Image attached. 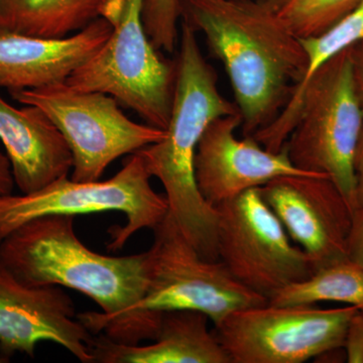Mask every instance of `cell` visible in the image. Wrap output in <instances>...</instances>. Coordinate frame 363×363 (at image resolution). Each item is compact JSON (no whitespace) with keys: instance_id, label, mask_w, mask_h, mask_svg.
Masks as SVG:
<instances>
[{"instance_id":"obj_10","label":"cell","mask_w":363,"mask_h":363,"mask_svg":"<svg viewBox=\"0 0 363 363\" xmlns=\"http://www.w3.org/2000/svg\"><path fill=\"white\" fill-rule=\"evenodd\" d=\"M357 311L267 303L233 312L214 333L231 363H302L343 347Z\"/></svg>"},{"instance_id":"obj_22","label":"cell","mask_w":363,"mask_h":363,"mask_svg":"<svg viewBox=\"0 0 363 363\" xmlns=\"http://www.w3.org/2000/svg\"><path fill=\"white\" fill-rule=\"evenodd\" d=\"M343 347L347 362L363 363V316L359 309L348 324Z\"/></svg>"},{"instance_id":"obj_28","label":"cell","mask_w":363,"mask_h":363,"mask_svg":"<svg viewBox=\"0 0 363 363\" xmlns=\"http://www.w3.org/2000/svg\"><path fill=\"white\" fill-rule=\"evenodd\" d=\"M9 362V357H6V355L2 354L0 352V363H6Z\"/></svg>"},{"instance_id":"obj_9","label":"cell","mask_w":363,"mask_h":363,"mask_svg":"<svg viewBox=\"0 0 363 363\" xmlns=\"http://www.w3.org/2000/svg\"><path fill=\"white\" fill-rule=\"evenodd\" d=\"M217 211V255L234 278L269 298L315 272L304 250L293 245L285 227L252 189L222 203Z\"/></svg>"},{"instance_id":"obj_16","label":"cell","mask_w":363,"mask_h":363,"mask_svg":"<svg viewBox=\"0 0 363 363\" xmlns=\"http://www.w3.org/2000/svg\"><path fill=\"white\" fill-rule=\"evenodd\" d=\"M203 313L177 310L162 312L154 343L116 342L102 334L94 336V362L101 363H231Z\"/></svg>"},{"instance_id":"obj_13","label":"cell","mask_w":363,"mask_h":363,"mask_svg":"<svg viewBox=\"0 0 363 363\" xmlns=\"http://www.w3.org/2000/svg\"><path fill=\"white\" fill-rule=\"evenodd\" d=\"M240 113L221 116L207 126L195 156V177L205 201L216 208L281 176H313L294 166L285 147L271 152L252 135L235 131Z\"/></svg>"},{"instance_id":"obj_6","label":"cell","mask_w":363,"mask_h":363,"mask_svg":"<svg viewBox=\"0 0 363 363\" xmlns=\"http://www.w3.org/2000/svg\"><path fill=\"white\" fill-rule=\"evenodd\" d=\"M145 0H111L102 18L112 25L108 40L67 79L74 89L116 98L145 123L166 130L175 93L177 64L150 42L143 21Z\"/></svg>"},{"instance_id":"obj_11","label":"cell","mask_w":363,"mask_h":363,"mask_svg":"<svg viewBox=\"0 0 363 363\" xmlns=\"http://www.w3.org/2000/svg\"><path fill=\"white\" fill-rule=\"evenodd\" d=\"M58 286H28L0 262V352L35 357L38 344H58L82 363H93L94 335Z\"/></svg>"},{"instance_id":"obj_19","label":"cell","mask_w":363,"mask_h":363,"mask_svg":"<svg viewBox=\"0 0 363 363\" xmlns=\"http://www.w3.org/2000/svg\"><path fill=\"white\" fill-rule=\"evenodd\" d=\"M300 39V38H298ZM307 59V71L286 105L293 104L320 69L340 52L363 43V0L323 33L300 39Z\"/></svg>"},{"instance_id":"obj_21","label":"cell","mask_w":363,"mask_h":363,"mask_svg":"<svg viewBox=\"0 0 363 363\" xmlns=\"http://www.w3.org/2000/svg\"><path fill=\"white\" fill-rule=\"evenodd\" d=\"M179 20L178 0H145L143 26L150 42L159 51H175Z\"/></svg>"},{"instance_id":"obj_17","label":"cell","mask_w":363,"mask_h":363,"mask_svg":"<svg viewBox=\"0 0 363 363\" xmlns=\"http://www.w3.org/2000/svg\"><path fill=\"white\" fill-rule=\"evenodd\" d=\"M111 0H0V33L60 39L102 18Z\"/></svg>"},{"instance_id":"obj_26","label":"cell","mask_w":363,"mask_h":363,"mask_svg":"<svg viewBox=\"0 0 363 363\" xmlns=\"http://www.w3.org/2000/svg\"><path fill=\"white\" fill-rule=\"evenodd\" d=\"M353 58H354L355 78L363 105V43L353 47Z\"/></svg>"},{"instance_id":"obj_7","label":"cell","mask_w":363,"mask_h":363,"mask_svg":"<svg viewBox=\"0 0 363 363\" xmlns=\"http://www.w3.org/2000/svg\"><path fill=\"white\" fill-rule=\"evenodd\" d=\"M150 174L138 152L106 181L77 182L63 177L30 194L0 195V242L26 222L47 215H84L117 211L123 226L109 229L111 252L123 248L133 234L155 228L169 213L166 195L150 186Z\"/></svg>"},{"instance_id":"obj_27","label":"cell","mask_w":363,"mask_h":363,"mask_svg":"<svg viewBox=\"0 0 363 363\" xmlns=\"http://www.w3.org/2000/svg\"><path fill=\"white\" fill-rule=\"evenodd\" d=\"M248 1L257 2V4H264V6L272 7V9L281 11L286 4H290L292 0H248Z\"/></svg>"},{"instance_id":"obj_5","label":"cell","mask_w":363,"mask_h":363,"mask_svg":"<svg viewBox=\"0 0 363 363\" xmlns=\"http://www.w3.org/2000/svg\"><path fill=\"white\" fill-rule=\"evenodd\" d=\"M154 233V243L147 250V290L130 309L135 344L156 338L162 312L203 313L216 327L233 312L267 304L266 298L234 278L221 260L201 257L171 214Z\"/></svg>"},{"instance_id":"obj_20","label":"cell","mask_w":363,"mask_h":363,"mask_svg":"<svg viewBox=\"0 0 363 363\" xmlns=\"http://www.w3.org/2000/svg\"><path fill=\"white\" fill-rule=\"evenodd\" d=\"M362 0H292L279 11L300 39L323 33Z\"/></svg>"},{"instance_id":"obj_1","label":"cell","mask_w":363,"mask_h":363,"mask_svg":"<svg viewBox=\"0 0 363 363\" xmlns=\"http://www.w3.org/2000/svg\"><path fill=\"white\" fill-rule=\"evenodd\" d=\"M183 23L202 33L233 86L245 136L279 116L307 71L300 39L272 7L248 0H178Z\"/></svg>"},{"instance_id":"obj_14","label":"cell","mask_w":363,"mask_h":363,"mask_svg":"<svg viewBox=\"0 0 363 363\" xmlns=\"http://www.w3.org/2000/svg\"><path fill=\"white\" fill-rule=\"evenodd\" d=\"M112 25L104 18L60 39L0 33V88L35 89L66 82L105 44Z\"/></svg>"},{"instance_id":"obj_4","label":"cell","mask_w":363,"mask_h":363,"mask_svg":"<svg viewBox=\"0 0 363 363\" xmlns=\"http://www.w3.org/2000/svg\"><path fill=\"white\" fill-rule=\"evenodd\" d=\"M362 130L352 47L325 64L298 99L253 136L271 152L285 147L301 171L328 177L355 211L354 160Z\"/></svg>"},{"instance_id":"obj_24","label":"cell","mask_w":363,"mask_h":363,"mask_svg":"<svg viewBox=\"0 0 363 363\" xmlns=\"http://www.w3.org/2000/svg\"><path fill=\"white\" fill-rule=\"evenodd\" d=\"M354 169L357 177V209L363 210V130L355 154Z\"/></svg>"},{"instance_id":"obj_23","label":"cell","mask_w":363,"mask_h":363,"mask_svg":"<svg viewBox=\"0 0 363 363\" xmlns=\"http://www.w3.org/2000/svg\"><path fill=\"white\" fill-rule=\"evenodd\" d=\"M347 257L363 269V210L353 212L352 226L348 240Z\"/></svg>"},{"instance_id":"obj_29","label":"cell","mask_w":363,"mask_h":363,"mask_svg":"<svg viewBox=\"0 0 363 363\" xmlns=\"http://www.w3.org/2000/svg\"><path fill=\"white\" fill-rule=\"evenodd\" d=\"M359 311L362 312V316H363V307L360 308Z\"/></svg>"},{"instance_id":"obj_12","label":"cell","mask_w":363,"mask_h":363,"mask_svg":"<svg viewBox=\"0 0 363 363\" xmlns=\"http://www.w3.org/2000/svg\"><path fill=\"white\" fill-rule=\"evenodd\" d=\"M259 190L315 271L348 259L354 211L328 177L281 176Z\"/></svg>"},{"instance_id":"obj_18","label":"cell","mask_w":363,"mask_h":363,"mask_svg":"<svg viewBox=\"0 0 363 363\" xmlns=\"http://www.w3.org/2000/svg\"><path fill=\"white\" fill-rule=\"evenodd\" d=\"M320 302L363 307V269L350 259L316 269L311 276L274 293L267 303L274 306H313Z\"/></svg>"},{"instance_id":"obj_8","label":"cell","mask_w":363,"mask_h":363,"mask_svg":"<svg viewBox=\"0 0 363 363\" xmlns=\"http://www.w3.org/2000/svg\"><path fill=\"white\" fill-rule=\"evenodd\" d=\"M9 92L20 104L38 107L57 126L73 156L74 181H98L112 162L166 135V130L130 121L116 98L105 93L74 89L66 82Z\"/></svg>"},{"instance_id":"obj_2","label":"cell","mask_w":363,"mask_h":363,"mask_svg":"<svg viewBox=\"0 0 363 363\" xmlns=\"http://www.w3.org/2000/svg\"><path fill=\"white\" fill-rule=\"evenodd\" d=\"M0 262L33 286H58L92 298L101 311L78 314L92 334L135 344L130 309L147 290V252L109 257L79 240L73 215H47L26 222L0 242Z\"/></svg>"},{"instance_id":"obj_15","label":"cell","mask_w":363,"mask_h":363,"mask_svg":"<svg viewBox=\"0 0 363 363\" xmlns=\"http://www.w3.org/2000/svg\"><path fill=\"white\" fill-rule=\"evenodd\" d=\"M16 108L0 95V140L21 194L39 191L67 177L73 156L65 138L44 112L23 105Z\"/></svg>"},{"instance_id":"obj_3","label":"cell","mask_w":363,"mask_h":363,"mask_svg":"<svg viewBox=\"0 0 363 363\" xmlns=\"http://www.w3.org/2000/svg\"><path fill=\"white\" fill-rule=\"evenodd\" d=\"M193 28L181 23L173 105L166 135L138 150L145 169L164 186L169 213L201 257L218 260L217 211L198 189L195 156L214 119L240 113L217 85V74L203 56Z\"/></svg>"},{"instance_id":"obj_25","label":"cell","mask_w":363,"mask_h":363,"mask_svg":"<svg viewBox=\"0 0 363 363\" xmlns=\"http://www.w3.org/2000/svg\"><path fill=\"white\" fill-rule=\"evenodd\" d=\"M14 186L11 162L6 155L0 152V195L13 194Z\"/></svg>"}]
</instances>
